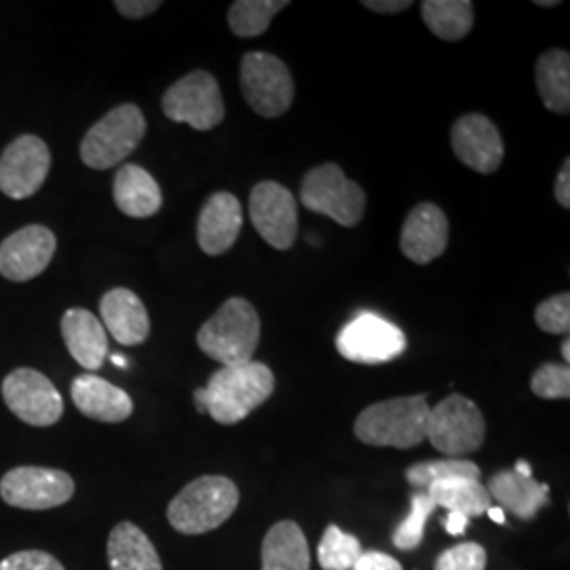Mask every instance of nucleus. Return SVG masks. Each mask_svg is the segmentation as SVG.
<instances>
[{
	"label": "nucleus",
	"mask_w": 570,
	"mask_h": 570,
	"mask_svg": "<svg viewBox=\"0 0 570 570\" xmlns=\"http://www.w3.org/2000/svg\"><path fill=\"white\" fill-rule=\"evenodd\" d=\"M275 391L271 367L261 362L220 367L205 385L207 414L220 425H235L263 406Z\"/></svg>",
	"instance_id": "1"
},
{
	"label": "nucleus",
	"mask_w": 570,
	"mask_h": 570,
	"mask_svg": "<svg viewBox=\"0 0 570 570\" xmlns=\"http://www.w3.org/2000/svg\"><path fill=\"white\" fill-rule=\"evenodd\" d=\"M261 343V317L254 305L245 298H228L202 330L197 345L207 357L223 367L244 366L252 362Z\"/></svg>",
	"instance_id": "2"
},
{
	"label": "nucleus",
	"mask_w": 570,
	"mask_h": 570,
	"mask_svg": "<svg viewBox=\"0 0 570 570\" xmlns=\"http://www.w3.org/2000/svg\"><path fill=\"white\" fill-rule=\"evenodd\" d=\"M428 397L407 395L367 406L355 421V438L381 449H414L428 440Z\"/></svg>",
	"instance_id": "3"
},
{
	"label": "nucleus",
	"mask_w": 570,
	"mask_h": 570,
	"mask_svg": "<svg viewBox=\"0 0 570 570\" xmlns=\"http://www.w3.org/2000/svg\"><path fill=\"white\" fill-rule=\"evenodd\" d=\"M239 505L237 484L223 475H204L186 484L169 503L167 520L183 534L223 527Z\"/></svg>",
	"instance_id": "4"
},
{
	"label": "nucleus",
	"mask_w": 570,
	"mask_h": 570,
	"mask_svg": "<svg viewBox=\"0 0 570 570\" xmlns=\"http://www.w3.org/2000/svg\"><path fill=\"white\" fill-rule=\"evenodd\" d=\"M146 119L136 104L112 108L82 138V164L91 169H110L125 161L142 142Z\"/></svg>",
	"instance_id": "5"
},
{
	"label": "nucleus",
	"mask_w": 570,
	"mask_h": 570,
	"mask_svg": "<svg viewBox=\"0 0 570 570\" xmlns=\"http://www.w3.org/2000/svg\"><path fill=\"white\" fill-rule=\"evenodd\" d=\"M301 202L308 212L332 218L336 225H360L366 212V193L351 183L336 164L313 167L301 186Z\"/></svg>",
	"instance_id": "6"
},
{
	"label": "nucleus",
	"mask_w": 570,
	"mask_h": 570,
	"mask_svg": "<svg viewBox=\"0 0 570 570\" xmlns=\"http://www.w3.org/2000/svg\"><path fill=\"white\" fill-rule=\"evenodd\" d=\"M487 421L465 395H449L429 410L428 440L446 459H463L484 444Z\"/></svg>",
	"instance_id": "7"
},
{
	"label": "nucleus",
	"mask_w": 570,
	"mask_h": 570,
	"mask_svg": "<svg viewBox=\"0 0 570 570\" xmlns=\"http://www.w3.org/2000/svg\"><path fill=\"white\" fill-rule=\"evenodd\" d=\"M239 85L245 102L265 119L282 117L294 102L292 75L284 61L271 53H245L239 70Z\"/></svg>",
	"instance_id": "8"
},
{
	"label": "nucleus",
	"mask_w": 570,
	"mask_h": 570,
	"mask_svg": "<svg viewBox=\"0 0 570 570\" xmlns=\"http://www.w3.org/2000/svg\"><path fill=\"white\" fill-rule=\"evenodd\" d=\"M161 106L169 121L186 122L197 131L214 129L226 112L220 85L205 70H195L174 82L165 91Z\"/></svg>",
	"instance_id": "9"
},
{
	"label": "nucleus",
	"mask_w": 570,
	"mask_h": 570,
	"mask_svg": "<svg viewBox=\"0 0 570 570\" xmlns=\"http://www.w3.org/2000/svg\"><path fill=\"white\" fill-rule=\"evenodd\" d=\"M406 345V334L376 313H360L336 338V348L345 360L366 366L400 357Z\"/></svg>",
	"instance_id": "10"
},
{
	"label": "nucleus",
	"mask_w": 570,
	"mask_h": 570,
	"mask_svg": "<svg viewBox=\"0 0 570 570\" xmlns=\"http://www.w3.org/2000/svg\"><path fill=\"white\" fill-rule=\"evenodd\" d=\"M2 397L9 410L32 428H51L63 414L60 391L32 367L13 370L2 381Z\"/></svg>",
	"instance_id": "11"
},
{
	"label": "nucleus",
	"mask_w": 570,
	"mask_h": 570,
	"mask_svg": "<svg viewBox=\"0 0 570 570\" xmlns=\"http://www.w3.org/2000/svg\"><path fill=\"white\" fill-rule=\"evenodd\" d=\"M75 494L72 478L60 469L16 468L2 475L0 497L18 510H53Z\"/></svg>",
	"instance_id": "12"
},
{
	"label": "nucleus",
	"mask_w": 570,
	"mask_h": 570,
	"mask_svg": "<svg viewBox=\"0 0 570 570\" xmlns=\"http://www.w3.org/2000/svg\"><path fill=\"white\" fill-rule=\"evenodd\" d=\"M252 225L266 244L275 249H289L298 237V204L284 184L258 183L249 195Z\"/></svg>",
	"instance_id": "13"
},
{
	"label": "nucleus",
	"mask_w": 570,
	"mask_h": 570,
	"mask_svg": "<svg viewBox=\"0 0 570 570\" xmlns=\"http://www.w3.org/2000/svg\"><path fill=\"white\" fill-rule=\"evenodd\" d=\"M51 167L49 146L37 136H20L0 157V193L28 199L39 193Z\"/></svg>",
	"instance_id": "14"
},
{
	"label": "nucleus",
	"mask_w": 570,
	"mask_h": 570,
	"mask_svg": "<svg viewBox=\"0 0 570 570\" xmlns=\"http://www.w3.org/2000/svg\"><path fill=\"white\" fill-rule=\"evenodd\" d=\"M450 144L456 159L480 174L497 171L505 157V144L497 125L480 112L463 115L452 125Z\"/></svg>",
	"instance_id": "15"
},
{
	"label": "nucleus",
	"mask_w": 570,
	"mask_h": 570,
	"mask_svg": "<svg viewBox=\"0 0 570 570\" xmlns=\"http://www.w3.org/2000/svg\"><path fill=\"white\" fill-rule=\"evenodd\" d=\"M56 235L41 225L23 226L0 244V275L9 282L39 277L56 254Z\"/></svg>",
	"instance_id": "16"
},
{
	"label": "nucleus",
	"mask_w": 570,
	"mask_h": 570,
	"mask_svg": "<svg viewBox=\"0 0 570 570\" xmlns=\"http://www.w3.org/2000/svg\"><path fill=\"white\" fill-rule=\"evenodd\" d=\"M400 247L410 263L429 265L449 247V218L435 204H419L402 226Z\"/></svg>",
	"instance_id": "17"
},
{
	"label": "nucleus",
	"mask_w": 570,
	"mask_h": 570,
	"mask_svg": "<svg viewBox=\"0 0 570 570\" xmlns=\"http://www.w3.org/2000/svg\"><path fill=\"white\" fill-rule=\"evenodd\" d=\"M244 226L242 204L230 193H214L199 214L197 242L207 256H220L228 252Z\"/></svg>",
	"instance_id": "18"
},
{
	"label": "nucleus",
	"mask_w": 570,
	"mask_h": 570,
	"mask_svg": "<svg viewBox=\"0 0 570 570\" xmlns=\"http://www.w3.org/2000/svg\"><path fill=\"white\" fill-rule=\"evenodd\" d=\"M104 330L122 346L142 345L150 334V317L142 301L127 287L106 292L100 301Z\"/></svg>",
	"instance_id": "19"
},
{
	"label": "nucleus",
	"mask_w": 570,
	"mask_h": 570,
	"mask_svg": "<svg viewBox=\"0 0 570 570\" xmlns=\"http://www.w3.org/2000/svg\"><path fill=\"white\" fill-rule=\"evenodd\" d=\"M61 336L79 366L96 372L108 355V336L102 322L87 308H70L61 317Z\"/></svg>",
	"instance_id": "20"
},
{
	"label": "nucleus",
	"mask_w": 570,
	"mask_h": 570,
	"mask_svg": "<svg viewBox=\"0 0 570 570\" xmlns=\"http://www.w3.org/2000/svg\"><path fill=\"white\" fill-rule=\"evenodd\" d=\"M72 402L81 414L100 423H121L134 412V402L122 389L94 374L75 379Z\"/></svg>",
	"instance_id": "21"
},
{
	"label": "nucleus",
	"mask_w": 570,
	"mask_h": 570,
	"mask_svg": "<svg viewBox=\"0 0 570 570\" xmlns=\"http://www.w3.org/2000/svg\"><path fill=\"white\" fill-rule=\"evenodd\" d=\"M487 490L490 499L499 501L501 510H510L522 520H532L537 511L550 503L548 484L537 482L532 475H522L513 468L494 473Z\"/></svg>",
	"instance_id": "22"
},
{
	"label": "nucleus",
	"mask_w": 570,
	"mask_h": 570,
	"mask_svg": "<svg viewBox=\"0 0 570 570\" xmlns=\"http://www.w3.org/2000/svg\"><path fill=\"white\" fill-rule=\"evenodd\" d=\"M112 197L119 212L129 218H150L164 205L161 186L144 167L134 164L122 165L117 171Z\"/></svg>",
	"instance_id": "23"
},
{
	"label": "nucleus",
	"mask_w": 570,
	"mask_h": 570,
	"mask_svg": "<svg viewBox=\"0 0 570 570\" xmlns=\"http://www.w3.org/2000/svg\"><path fill=\"white\" fill-rule=\"evenodd\" d=\"M110 570H164L150 539L131 522L117 524L108 537Z\"/></svg>",
	"instance_id": "24"
},
{
	"label": "nucleus",
	"mask_w": 570,
	"mask_h": 570,
	"mask_svg": "<svg viewBox=\"0 0 570 570\" xmlns=\"http://www.w3.org/2000/svg\"><path fill=\"white\" fill-rule=\"evenodd\" d=\"M311 553L305 532L296 522H277L266 532L263 543V570H308Z\"/></svg>",
	"instance_id": "25"
},
{
	"label": "nucleus",
	"mask_w": 570,
	"mask_h": 570,
	"mask_svg": "<svg viewBox=\"0 0 570 570\" xmlns=\"http://www.w3.org/2000/svg\"><path fill=\"white\" fill-rule=\"evenodd\" d=\"M537 89L543 106L556 115L570 112V56L564 49L546 51L537 61Z\"/></svg>",
	"instance_id": "26"
},
{
	"label": "nucleus",
	"mask_w": 570,
	"mask_h": 570,
	"mask_svg": "<svg viewBox=\"0 0 570 570\" xmlns=\"http://www.w3.org/2000/svg\"><path fill=\"white\" fill-rule=\"evenodd\" d=\"M435 508H444L449 513H461L465 518L482 515L492 508L489 490L480 480L454 478L435 482L425 489Z\"/></svg>",
	"instance_id": "27"
},
{
	"label": "nucleus",
	"mask_w": 570,
	"mask_h": 570,
	"mask_svg": "<svg viewBox=\"0 0 570 570\" xmlns=\"http://www.w3.org/2000/svg\"><path fill=\"white\" fill-rule=\"evenodd\" d=\"M421 16L429 30L442 41H461L473 28V4L469 0H425Z\"/></svg>",
	"instance_id": "28"
},
{
	"label": "nucleus",
	"mask_w": 570,
	"mask_h": 570,
	"mask_svg": "<svg viewBox=\"0 0 570 570\" xmlns=\"http://www.w3.org/2000/svg\"><path fill=\"white\" fill-rule=\"evenodd\" d=\"M287 7V0H237L228 9V26L233 35L254 39L265 35L273 18Z\"/></svg>",
	"instance_id": "29"
},
{
	"label": "nucleus",
	"mask_w": 570,
	"mask_h": 570,
	"mask_svg": "<svg viewBox=\"0 0 570 570\" xmlns=\"http://www.w3.org/2000/svg\"><path fill=\"white\" fill-rule=\"evenodd\" d=\"M482 471L468 459H440V461H425L407 468L406 480L416 489H429L435 482L454 480V478H468L480 480Z\"/></svg>",
	"instance_id": "30"
},
{
	"label": "nucleus",
	"mask_w": 570,
	"mask_h": 570,
	"mask_svg": "<svg viewBox=\"0 0 570 570\" xmlns=\"http://www.w3.org/2000/svg\"><path fill=\"white\" fill-rule=\"evenodd\" d=\"M317 556L324 570H351L362 556V543L357 537L332 524L324 532Z\"/></svg>",
	"instance_id": "31"
},
{
	"label": "nucleus",
	"mask_w": 570,
	"mask_h": 570,
	"mask_svg": "<svg viewBox=\"0 0 570 570\" xmlns=\"http://www.w3.org/2000/svg\"><path fill=\"white\" fill-rule=\"evenodd\" d=\"M435 510V503L431 501L428 492H416L412 497V508L407 513L406 520L397 527L393 534V546L397 550H416L423 543L425 537V527H428L429 515Z\"/></svg>",
	"instance_id": "32"
},
{
	"label": "nucleus",
	"mask_w": 570,
	"mask_h": 570,
	"mask_svg": "<svg viewBox=\"0 0 570 570\" xmlns=\"http://www.w3.org/2000/svg\"><path fill=\"white\" fill-rule=\"evenodd\" d=\"M530 389L541 400H569L570 367L567 364H543L537 367Z\"/></svg>",
	"instance_id": "33"
},
{
	"label": "nucleus",
	"mask_w": 570,
	"mask_h": 570,
	"mask_svg": "<svg viewBox=\"0 0 570 570\" xmlns=\"http://www.w3.org/2000/svg\"><path fill=\"white\" fill-rule=\"evenodd\" d=\"M534 322L548 334H569L570 332V294L562 292L543 301L534 311Z\"/></svg>",
	"instance_id": "34"
},
{
	"label": "nucleus",
	"mask_w": 570,
	"mask_h": 570,
	"mask_svg": "<svg viewBox=\"0 0 570 570\" xmlns=\"http://www.w3.org/2000/svg\"><path fill=\"white\" fill-rule=\"evenodd\" d=\"M487 569V551L478 543H461L444 551L435 570H484Z\"/></svg>",
	"instance_id": "35"
},
{
	"label": "nucleus",
	"mask_w": 570,
	"mask_h": 570,
	"mask_svg": "<svg viewBox=\"0 0 570 570\" xmlns=\"http://www.w3.org/2000/svg\"><path fill=\"white\" fill-rule=\"evenodd\" d=\"M0 570H66L60 560L47 551H18L0 562Z\"/></svg>",
	"instance_id": "36"
},
{
	"label": "nucleus",
	"mask_w": 570,
	"mask_h": 570,
	"mask_svg": "<svg viewBox=\"0 0 570 570\" xmlns=\"http://www.w3.org/2000/svg\"><path fill=\"white\" fill-rule=\"evenodd\" d=\"M351 570H404L402 564L387 553L381 551H362L355 567Z\"/></svg>",
	"instance_id": "37"
},
{
	"label": "nucleus",
	"mask_w": 570,
	"mask_h": 570,
	"mask_svg": "<svg viewBox=\"0 0 570 570\" xmlns=\"http://www.w3.org/2000/svg\"><path fill=\"white\" fill-rule=\"evenodd\" d=\"M164 2L159 0H117V11L129 20H142L146 16H153Z\"/></svg>",
	"instance_id": "38"
},
{
	"label": "nucleus",
	"mask_w": 570,
	"mask_h": 570,
	"mask_svg": "<svg viewBox=\"0 0 570 570\" xmlns=\"http://www.w3.org/2000/svg\"><path fill=\"white\" fill-rule=\"evenodd\" d=\"M366 9L374 13H383V16H393V13H402L410 7V0H364L362 2Z\"/></svg>",
	"instance_id": "39"
},
{
	"label": "nucleus",
	"mask_w": 570,
	"mask_h": 570,
	"mask_svg": "<svg viewBox=\"0 0 570 570\" xmlns=\"http://www.w3.org/2000/svg\"><path fill=\"white\" fill-rule=\"evenodd\" d=\"M556 202L562 205L564 209L570 207V159L564 161L560 174H558V180H556Z\"/></svg>",
	"instance_id": "40"
},
{
	"label": "nucleus",
	"mask_w": 570,
	"mask_h": 570,
	"mask_svg": "<svg viewBox=\"0 0 570 570\" xmlns=\"http://www.w3.org/2000/svg\"><path fill=\"white\" fill-rule=\"evenodd\" d=\"M468 524L469 518L461 515V513H449V518H446V530L450 534H463Z\"/></svg>",
	"instance_id": "41"
},
{
	"label": "nucleus",
	"mask_w": 570,
	"mask_h": 570,
	"mask_svg": "<svg viewBox=\"0 0 570 570\" xmlns=\"http://www.w3.org/2000/svg\"><path fill=\"white\" fill-rule=\"evenodd\" d=\"M487 513H489V518L492 522H497V524H505V511L501 510V508H490Z\"/></svg>",
	"instance_id": "42"
},
{
	"label": "nucleus",
	"mask_w": 570,
	"mask_h": 570,
	"mask_svg": "<svg viewBox=\"0 0 570 570\" xmlns=\"http://www.w3.org/2000/svg\"><path fill=\"white\" fill-rule=\"evenodd\" d=\"M195 404L199 407V412H207V397H205V387L195 391Z\"/></svg>",
	"instance_id": "43"
},
{
	"label": "nucleus",
	"mask_w": 570,
	"mask_h": 570,
	"mask_svg": "<svg viewBox=\"0 0 570 570\" xmlns=\"http://www.w3.org/2000/svg\"><path fill=\"white\" fill-rule=\"evenodd\" d=\"M515 471H518V473H522V475H532V469H530V465L529 463H527V461H518V463H515Z\"/></svg>",
	"instance_id": "44"
},
{
	"label": "nucleus",
	"mask_w": 570,
	"mask_h": 570,
	"mask_svg": "<svg viewBox=\"0 0 570 570\" xmlns=\"http://www.w3.org/2000/svg\"><path fill=\"white\" fill-rule=\"evenodd\" d=\"M562 357H564V364L569 366L570 362V341L569 338H564V343H562Z\"/></svg>",
	"instance_id": "45"
},
{
	"label": "nucleus",
	"mask_w": 570,
	"mask_h": 570,
	"mask_svg": "<svg viewBox=\"0 0 570 570\" xmlns=\"http://www.w3.org/2000/svg\"><path fill=\"white\" fill-rule=\"evenodd\" d=\"M537 7H558L560 0H534Z\"/></svg>",
	"instance_id": "46"
},
{
	"label": "nucleus",
	"mask_w": 570,
	"mask_h": 570,
	"mask_svg": "<svg viewBox=\"0 0 570 570\" xmlns=\"http://www.w3.org/2000/svg\"><path fill=\"white\" fill-rule=\"evenodd\" d=\"M112 362H115V366H127V360H125V357H121V355H112Z\"/></svg>",
	"instance_id": "47"
}]
</instances>
